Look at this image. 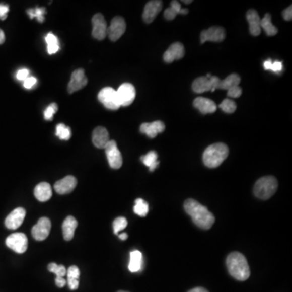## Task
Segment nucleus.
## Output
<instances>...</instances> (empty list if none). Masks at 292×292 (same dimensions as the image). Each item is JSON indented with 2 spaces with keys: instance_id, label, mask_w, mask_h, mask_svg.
<instances>
[{
  "instance_id": "nucleus-1",
  "label": "nucleus",
  "mask_w": 292,
  "mask_h": 292,
  "mask_svg": "<svg viewBox=\"0 0 292 292\" xmlns=\"http://www.w3.org/2000/svg\"><path fill=\"white\" fill-rule=\"evenodd\" d=\"M186 213L190 215L197 227L204 230L210 229L215 222L213 213L206 207L193 199H188L184 202Z\"/></svg>"
},
{
  "instance_id": "nucleus-2",
  "label": "nucleus",
  "mask_w": 292,
  "mask_h": 292,
  "mask_svg": "<svg viewBox=\"0 0 292 292\" xmlns=\"http://www.w3.org/2000/svg\"><path fill=\"white\" fill-rule=\"evenodd\" d=\"M227 266L230 274L239 281H245L250 277V268L248 261L240 253L234 252L228 255Z\"/></svg>"
},
{
  "instance_id": "nucleus-3",
  "label": "nucleus",
  "mask_w": 292,
  "mask_h": 292,
  "mask_svg": "<svg viewBox=\"0 0 292 292\" xmlns=\"http://www.w3.org/2000/svg\"><path fill=\"white\" fill-rule=\"evenodd\" d=\"M229 149L224 143H216L207 147L203 154V162L209 168H216L228 158Z\"/></svg>"
},
{
  "instance_id": "nucleus-4",
  "label": "nucleus",
  "mask_w": 292,
  "mask_h": 292,
  "mask_svg": "<svg viewBox=\"0 0 292 292\" xmlns=\"http://www.w3.org/2000/svg\"><path fill=\"white\" fill-rule=\"evenodd\" d=\"M277 189V181L273 176H265L259 179L254 185L253 192L257 198L267 200Z\"/></svg>"
},
{
  "instance_id": "nucleus-5",
  "label": "nucleus",
  "mask_w": 292,
  "mask_h": 292,
  "mask_svg": "<svg viewBox=\"0 0 292 292\" xmlns=\"http://www.w3.org/2000/svg\"><path fill=\"white\" fill-rule=\"evenodd\" d=\"M98 100L109 110H118L120 106L116 90L111 87H105L98 93Z\"/></svg>"
},
{
  "instance_id": "nucleus-6",
  "label": "nucleus",
  "mask_w": 292,
  "mask_h": 292,
  "mask_svg": "<svg viewBox=\"0 0 292 292\" xmlns=\"http://www.w3.org/2000/svg\"><path fill=\"white\" fill-rule=\"evenodd\" d=\"M220 81L221 80L214 76H212L211 78L200 77V78H196L192 83V90L197 94H202L207 91L214 92L215 90H217Z\"/></svg>"
},
{
  "instance_id": "nucleus-7",
  "label": "nucleus",
  "mask_w": 292,
  "mask_h": 292,
  "mask_svg": "<svg viewBox=\"0 0 292 292\" xmlns=\"http://www.w3.org/2000/svg\"><path fill=\"white\" fill-rule=\"evenodd\" d=\"M109 165L113 169H119L123 165V158L121 153L119 151L116 142L110 140L108 144L105 147Z\"/></svg>"
},
{
  "instance_id": "nucleus-8",
  "label": "nucleus",
  "mask_w": 292,
  "mask_h": 292,
  "mask_svg": "<svg viewBox=\"0 0 292 292\" xmlns=\"http://www.w3.org/2000/svg\"><path fill=\"white\" fill-rule=\"evenodd\" d=\"M6 245L16 253H25L28 248V238L24 233H13L6 239Z\"/></svg>"
},
{
  "instance_id": "nucleus-9",
  "label": "nucleus",
  "mask_w": 292,
  "mask_h": 292,
  "mask_svg": "<svg viewBox=\"0 0 292 292\" xmlns=\"http://www.w3.org/2000/svg\"><path fill=\"white\" fill-rule=\"evenodd\" d=\"M126 31V22L121 17H115L107 27V36L112 42H116Z\"/></svg>"
},
{
  "instance_id": "nucleus-10",
  "label": "nucleus",
  "mask_w": 292,
  "mask_h": 292,
  "mask_svg": "<svg viewBox=\"0 0 292 292\" xmlns=\"http://www.w3.org/2000/svg\"><path fill=\"white\" fill-rule=\"evenodd\" d=\"M116 92L120 106L123 107L130 106L136 98L135 87L130 83L123 84L119 86V90Z\"/></svg>"
},
{
  "instance_id": "nucleus-11",
  "label": "nucleus",
  "mask_w": 292,
  "mask_h": 292,
  "mask_svg": "<svg viewBox=\"0 0 292 292\" xmlns=\"http://www.w3.org/2000/svg\"><path fill=\"white\" fill-rule=\"evenodd\" d=\"M51 228V223L47 217H41L34 228H32V236L38 241H42L48 237Z\"/></svg>"
},
{
  "instance_id": "nucleus-12",
  "label": "nucleus",
  "mask_w": 292,
  "mask_h": 292,
  "mask_svg": "<svg viewBox=\"0 0 292 292\" xmlns=\"http://www.w3.org/2000/svg\"><path fill=\"white\" fill-rule=\"evenodd\" d=\"M225 29L219 26H213L206 30H203L200 34V42H221L225 39Z\"/></svg>"
},
{
  "instance_id": "nucleus-13",
  "label": "nucleus",
  "mask_w": 292,
  "mask_h": 292,
  "mask_svg": "<svg viewBox=\"0 0 292 292\" xmlns=\"http://www.w3.org/2000/svg\"><path fill=\"white\" fill-rule=\"evenodd\" d=\"M88 84V79L83 69L80 68L73 71L71 76V80L67 86V91L69 94L77 92L82 90Z\"/></svg>"
},
{
  "instance_id": "nucleus-14",
  "label": "nucleus",
  "mask_w": 292,
  "mask_h": 292,
  "mask_svg": "<svg viewBox=\"0 0 292 292\" xmlns=\"http://www.w3.org/2000/svg\"><path fill=\"white\" fill-rule=\"evenodd\" d=\"M92 35L98 40H103L107 36V21L101 13H97L92 18Z\"/></svg>"
},
{
  "instance_id": "nucleus-15",
  "label": "nucleus",
  "mask_w": 292,
  "mask_h": 292,
  "mask_svg": "<svg viewBox=\"0 0 292 292\" xmlns=\"http://www.w3.org/2000/svg\"><path fill=\"white\" fill-rule=\"evenodd\" d=\"M163 9V2L159 0H152L146 4L143 12V20L147 24L152 23L155 21L157 16Z\"/></svg>"
},
{
  "instance_id": "nucleus-16",
  "label": "nucleus",
  "mask_w": 292,
  "mask_h": 292,
  "mask_svg": "<svg viewBox=\"0 0 292 292\" xmlns=\"http://www.w3.org/2000/svg\"><path fill=\"white\" fill-rule=\"evenodd\" d=\"M26 215V211L19 207L11 212L10 214L5 219V226L8 229L17 230L23 224L24 219Z\"/></svg>"
},
{
  "instance_id": "nucleus-17",
  "label": "nucleus",
  "mask_w": 292,
  "mask_h": 292,
  "mask_svg": "<svg viewBox=\"0 0 292 292\" xmlns=\"http://www.w3.org/2000/svg\"><path fill=\"white\" fill-rule=\"evenodd\" d=\"M77 184H78L77 179L72 175H68L55 183L54 190L58 194H67L75 189Z\"/></svg>"
},
{
  "instance_id": "nucleus-18",
  "label": "nucleus",
  "mask_w": 292,
  "mask_h": 292,
  "mask_svg": "<svg viewBox=\"0 0 292 292\" xmlns=\"http://www.w3.org/2000/svg\"><path fill=\"white\" fill-rule=\"evenodd\" d=\"M185 54L184 46L180 42H175L170 46L167 51L163 54V59L166 63H172L175 60H178L183 58Z\"/></svg>"
},
{
  "instance_id": "nucleus-19",
  "label": "nucleus",
  "mask_w": 292,
  "mask_h": 292,
  "mask_svg": "<svg viewBox=\"0 0 292 292\" xmlns=\"http://www.w3.org/2000/svg\"><path fill=\"white\" fill-rule=\"evenodd\" d=\"M165 127V124L159 120L153 123H142L140 127V131L141 133L145 134L148 137L155 138L158 134L163 132Z\"/></svg>"
},
{
  "instance_id": "nucleus-20",
  "label": "nucleus",
  "mask_w": 292,
  "mask_h": 292,
  "mask_svg": "<svg viewBox=\"0 0 292 292\" xmlns=\"http://www.w3.org/2000/svg\"><path fill=\"white\" fill-rule=\"evenodd\" d=\"M92 140L94 146L98 149H105L110 141L108 131L104 127H97L93 131Z\"/></svg>"
},
{
  "instance_id": "nucleus-21",
  "label": "nucleus",
  "mask_w": 292,
  "mask_h": 292,
  "mask_svg": "<svg viewBox=\"0 0 292 292\" xmlns=\"http://www.w3.org/2000/svg\"><path fill=\"white\" fill-rule=\"evenodd\" d=\"M247 21L249 25V32L253 36H259L261 34V18L254 9H250L247 12Z\"/></svg>"
},
{
  "instance_id": "nucleus-22",
  "label": "nucleus",
  "mask_w": 292,
  "mask_h": 292,
  "mask_svg": "<svg viewBox=\"0 0 292 292\" xmlns=\"http://www.w3.org/2000/svg\"><path fill=\"white\" fill-rule=\"evenodd\" d=\"M193 106L204 115L212 114L217 110V105L215 104L213 100L203 97L196 98L193 102Z\"/></svg>"
},
{
  "instance_id": "nucleus-23",
  "label": "nucleus",
  "mask_w": 292,
  "mask_h": 292,
  "mask_svg": "<svg viewBox=\"0 0 292 292\" xmlns=\"http://www.w3.org/2000/svg\"><path fill=\"white\" fill-rule=\"evenodd\" d=\"M34 196L41 202L47 201L52 196L51 186L48 183H46V182L40 183L34 188Z\"/></svg>"
},
{
  "instance_id": "nucleus-24",
  "label": "nucleus",
  "mask_w": 292,
  "mask_h": 292,
  "mask_svg": "<svg viewBox=\"0 0 292 292\" xmlns=\"http://www.w3.org/2000/svg\"><path fill=\"white\" fill-rule=\"evenodd\" d=\"M78 223L77 219L72 216H68L66 217L63 223V238L67 241L72 240L75 235V231L78 228Z\"/></svg>"
},
{
  "instance_id": "nucleus-25",
  "label": "nucleus",
  "mask_w": 292,
  "mask_h": 292,
  "mask_svg": "<svg viewBox=\"0 0 292 292\" xmlns=\"http://www.w3.org/2000/svg\"><path fill=\"white\" fill-rule=\"evenodd\" d=\"M143 256L140 251L134 250L130 253V261L128 269L131 273H137L143 268Z\"/></svg>"
},
{
  "instance_id": "nucleus-26",
  "label": "nucleus",
  "mask_w": 292,
  "mask_h": 292,
  "mask_svg": "<svg viewBox=\"0 0 292 292\" xmlns=\"http://www.w3.org/2000/svg\"><path fill=\"white\" fill-rule=\"evenodd\" d=\"M188 13V9H182L180 3L174 0L171 3V7L164 12V17L167 21H172L178 14L187 15Z\"/></svg>"
},
{
  "instance_id": "nucleus-27",
  "label": "nucleus",
  "mask_w": 292,
  "mask_h": 292,
  "mask_svg": "<svg viewBox=\"0 0 292 292\" xmlns=\"http://www.w3.org/2000/svg\"><path fill=\"white\" fill-rule=\"evenodd\" d=\"M158 158H159V155H158L157 152H155V151H150L148 154H146L145 155H143L140 158V160H141L142 163H144L146 167H149L150 171L152 172L159 165Z\"/></svg>"
},
{
  "instance_id": "nucleus-28",
  "label": "nucleus",
  "mask_w": 292,
  "mask_h": 292,
  "mask_svg": "<svg viewBox=\"0 0 292 292\" xmlns=\"http://www.w3.org/2000/svg\"><path fill=\"white\" fill-rule=\"evenodd\" d=\"M240 81L241 79H240V76L236 73H233V74L228 76L226 79L220 81L217 89L224 90H230L235 86H238L239 84L240 83Z\"/></svg>"
},
{
  "instance_id": "nucleus-29",
  "label": "nucleus",
  "mask_w": 292,
  "mask_h": 292,
  "mask_svg": "<svg viewBox=\"0 0 292 292\" xmlns=\"http://www.w3.org/2000/svg\"><path fill=\"white\" fill-rule=\"evenodd\" d=\"M261 29H264L268 36H274L277 34V29L272 24L271 16L267 13L263 19L261 20Z\"/></svg>"
},
{
  "instance_id": "nucleus-30",
  "label": "nucleus",
  "mask_w": 292,
  "mask_h": 292,
  "mask_svg": "<svg viewBox=\"0 0 292 292\" xmlns=\"http://www.w3.org/2000/svg\"><path fill=\"white\" fill-rule=\"evenodd\" d=\"M46 42L47 44V52L49 54H55L59 50L58 38L52 33H49L46 36Z\"/></svg>"
},
{
  "instance_id": "nucleus-31",
  "label": "nucleus",
  "mask_w": 292,
  "mask_h": 292,
  "mask_svg": "<svg viewBox=\"0 0 292 292\" xmlns=\"http://www.w3.org/2000/svg\"><path fill=\"white\" fill-rule=\"evenodd\" d=\"M134 213L140 217H145L149 213L148 203L144 201L143 199L138 198L135 201V205L133 208Z\"/></svg>"
},
{
  "instance_id": "nucleus-32",
  "label": "nucleus",
  "mask_w": 292,
  "mask_h": 292,
  "mask_svg": "<svg viewBox=\"0 0 292 292\" xmlns=\"http://www.w3.org/2000/svg\"><path fill=\"white\" fill-rule=\"evenodd\" d=\"M55 135L60 140H68L71 136V129L63 123H59L57 125Z\"/></svg>"
},
{
  "instance_id": "nucleus-33",
  "label": "nucleus",
  "mask_w": 292,
  "mask_h": 292,
  "mask_svg": "<svg viewBox=\"0 0 292 292\" xmlns=\"http://www.w3.org/2000/svg\"><path fill=\"white\" fill-rule=\"evenodd\" d=\"M264 67L265 70L273 71V72L280 73L282 71L283 65L280 61H272L270 58L264 62Z\"/></svg>"
},
{
  "instance_id": "nucleus-34",
  "label": "nucleus",
  "mask_w": 292,
  "mask_h": 292,
  "mask_svg": "<svg viewBox=\"0 0 292 292\" xmlns=\"http://www.w3.org/2000/svg\"><path fill=\"white\" fill-rule=\"evenodd\" d=\"M26 13L29 15L30 19L37 18L38 22L42 23L44 21V14L46 13V9H44V8H42V9L36 8L34 9H29Z\"/></svg>"
},
{
  "instance_id": "nucleus-35",
  "label": "nucleus",
  "mask_w": 292,
  "mask_h": 292,
  "mask_svg": "<svg viewBox=\"0 0 292 292\" xmlns=\"http://www.w3.org/2000/svg\"><path fill=\"white\" fill-rule=\"evenodd\" d=\"M49 271L56 274V277H64L67 274V269L64 265H57L56 263H50L48 265Z\"/></svg>"
},
{
  "instance_id": "nucleus-36",
  "label": "nucleus",
  "mask_w": 292,
  "mask_h": 292,
  "mask_svg": "<svg viewBox=\"0 0 292 292\" xmlns=\"http://www.w3.org/2000/svg\"><path fill=\"white\" fill-rule=\"evenodd\" d=\"M219 107L224 111V112L228 113V114H232V113L235 112L236 110V102L234 101L231 100V99H224L223 102H222L221 104L219 105Z\"/></svg>"
},
{
  "instance_id": "nucleus-37",
  "label": "nucleus",
  "mask_w": 292,
  "mask_h": 292,
  "mask_svg": "<svg viewBox=\"0 0 292 292\" xmlns=\"http://www.w3.org/2000/svg\"><path fill=\"white\" fill-rule=\"evenodd\" d=\"M127 226V221L125 217H117L113 223V228H114V232H115V235H118L119 232L125 229Z\"/></svg>"
},
{
  "instance_id": "nucleus-38",
  "label": "nucleus",
  "mask_w": 292,
  "mask_h": 292,
  "mask_svg": "<svg viewBox=\"0 0 292 292\" xmlns=\"http://www.w3.org/2000/svg\"><path fill=\"white\" fill-rule=\"evenodd\" d=\"M57 111H58V105L56 103H51L44 112V118L46 120H51Z\"/></svg>"
},
{
  "instance_id": "nucleus-39",
  "label": "nucleus",
  "mask_w": 292,
  "mask_h": 292,
  "mask_svg": "<svg viewBox=\"0 0 292 292\" xmlns=\"http://www.w3.org/2000/svg\"><path fill=\"white\" fill-rule=\"evenodd\" d=\"M80 274H81V272H80V269H78V266L72 265L67 269L66 275H67V278H75V279L79 280Z\"/></svg>"
},
{
  "instance_id": "nucleus-40",
  "label": "nucleus",
  "mask_w": 292,
  "mask_h": 292,
  "mask_svg": "<svg viewBox=\"0 0 292 292\" xmlns=\"http://www.w3.org/2000/svg\"><path fill=\"white\" fill-rule=\"evenodd\" d=\"M242 94V89L240 86H235V87L228 90V96L230 98H239Z\"/></svg>"
},
{
  "instance_id": "nucleus-41",
  "label": "nucleus",
  "mask_w": 292,
  "mask_h": 292,
  "mask_svg": "<svg viewBox=\"0 0 292 292\" xmlns=\"http://www.w3.org/2000/svg\"><path fill=\"white\" fill-rule=\"evenodd\" d=\"M9 12V6L5 4H0V20L5 21L8 17V13Z\"/></svg>"
},
{
  "instance_id": "nucleus-42",
  "label": "nucleus",
  "mask_w": 292,
  "mask_h": 292,
  "mask_svg": "<svg viewBox=\"0 0 292 292\" xmlns=\"http://www.w3.org/2000/svg\"><path fill=\"white\" fill-rule=\"evenodd\" d=\"M29 77V71L27 68L20 69L17 71V78L19 81H25Z\"/></svg>"
},
{
  "instance_id": "nucleus-43",
  "label": "nucleus",
  "mask_w": 292,
  "mask_h": 292,
  "mask_svg": "<svg viewBox=\"0 0 292 292\" xmlns=\"http://www.w3.org/2000/svg\"><path fill=\"white\" fill-rule=\"evenodd\" d=\"M37 83V79L34 77H29L27 79L24 81V87L25 89H31L34 87Z\"/></svg>"
},
{
  "instance_id": "nucleus-44",
  "label": "nucleus",
  "mask_w": 292,
  "mask_h": 292,
  "mask_svg": "<svg viewBox=\"0 0 292 292\" xmlns=\"http://www.w3.org/2000/svg\"><path fill=\"white\" fill-rule=\"evenodd\" d=\"M67 285L71 290H77L79 286V280L75 279V278H67Z\"/></svg>"
},
{
  "instance_id": "nucleus-45",
  "label": "nucleus",
  "mask_w": 292,
  "mask_h": 292,
  "mask_svg": "<svg viewBox=\"0 0 292 292\" xmlns=\"http://www.w3.org/2000/svg\"><path fill=\"white\" fill-rule=\"evenodd\" d=\"M282 17L285 21H291L292 20V6L288 7L287 9L282 12Z\"/></svg>"
},
{
  "instance_id": "nucleus-46",
  "label": "nucleus",
  "mask_w": 292,
  "mask_h": 292,
  "mask_svg": "<svg viewBox=\"0 0 292 292\" xmlns=\"http://www.w3.org/2000/svg\"><path fill=\"white\" fill-rule=\"evenodd\" d=\"M55 284L58 287H63L67 284V281L64 279V277H56L55 278Z\"/></svg>"
},
{
  "instance_id": "nucleus-47",
  "label": "nucleus",
  "mask_w": 292,
  "mask_h": 292,
  "mask_svg": "<svg viewBox=\"0 0 292 292\" xmlns=\"http://www.w3.org/2000/svg\"><path fill=\"white\" fill-rule=\"evenodd\" d=\"M188 292H209L206 289L203 287H196L193 288L192 290H190Z\"/></svg>"
},
{
  "instance_id": "nucleus-48",
  "label": "nucleus",
  "mask_w": 292,
  "mask_h": 292,
  "mask_svg": "<svg viewBox=\"0 0 292 292\" xmlns=\"http://www.w3.org/2000/svg\"><path fill=\"white\" fill-rule=\"evenodd\" d=\"M5 42V34L2 29H0V45Z\"/></svg>"
},
{
  "instance_id": "nucleus-49",
  "label": "nucleus",
  "mask_w": 292,
  "mask_h": 292,
  "mask_svg": "<svg viewBox=\"0 0 292 292\" xmlns=\"http://www.w3.org/2000/svg\"><path fill=\"white\" fill-rule=\"evenodd\" d=\"M119 237L121 240H127V237H128V236H127V233H122L120 234V235H119Z\"/></svg>"
},
{
  "instance_id": "nucleus-50",
  "label": "nucleus",
  "mask_w": 292,
  "mask_h": 292,
  "mask_svg": "<svg viewBox=\"0 0 292 292\" xmlns=\"http://www.w3.org/2000/svg\"><path fill=\"white\" fill-rule=\"evenodd\" d=\"M192 0H189V1H185V0H184V1H183V3H184V4H186V5H188V4H191V3H192Z\"/></svg>"
},
{
  "instance_id": "nucleus-51",
  "label": "nucleus",
  "mask_w": 292,
  "mask_h": 292,
  "mask_svg": "<svg viewBox=\"0 0 292 292\" xmlns=\"http://www.w3.org/2000/svg\"><path fill=\"white\" fill-rule=\"evenodd\" d=\"M118 292H128V291H124V290H119V291Z\"/></svg>"
}]
</instances>
